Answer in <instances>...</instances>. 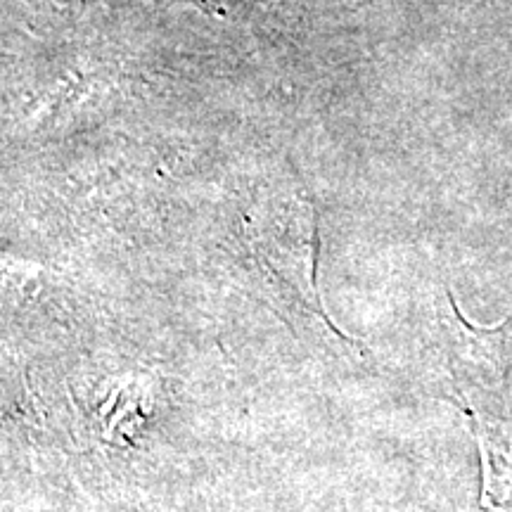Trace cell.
I'll list each match as a JSON object with an SVG mask.
<instances>
[{
  "instance_id": "2",
  "label": "cell",
  "mask_w": 512,
  "mask_h": 512,
  "mask_svg": "<svg viewBox=\"0 0 512 512\" xmlns=\"http://www.w3.org/2000/svg\"><path fill=\"white\" fill-rule=\"evenodd\" d=\"M465 413L475 430L479 451H482L484 508L491 512H512V456L503 422L484 418L470 408H465Z\"/></svg>"
},
{
  "instance_id": "1",
  "label": "cell",
  "mask_w": 512,
  "mask_h": 512,
  "mask_svg": "<svg viewBox=\"0 0 512 512\" xmlns=\"http://www.w3.org/2000/svg\"><path fill=\"white\" fill-rule=\"evenodd\" d=\"M444 351L448 373L470 411L489 420H508L512 382V320L496 328H477L463 318L448 294L444 316Z\"/></svg>"
}]
</instances>
